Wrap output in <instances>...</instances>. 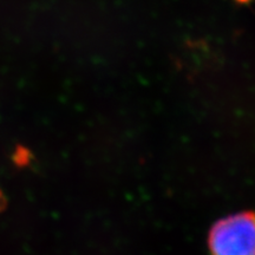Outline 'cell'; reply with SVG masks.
Listing matches in <instances>:
<instances>
[{
	"label": "cell",
	"mask_w": 255,
	"mask_h": 255,
	"mask_svg": "<svg viewBox=\"0 0 255 255\" xmlns=\"http://www.w3.org/2000/svg\"><path fill=\"white\" fill-rule=\"evenodd\" d=\"M212 255H255V212L221 219L209 232Z\"/></svg>",
	"instance_id": "1"
},
{
	"label": "cell",
	"mask_w": 255,
	"mask_h": 255,
	"mask_svg": "<svg viewBox=\"0 0 255 255\" xmlns=\"http://www.w3.org/2000/svg\"><path fill=\"white\" fill-rule=\"evenodd\" d=\"M4 205H5V199H4V195H2L1 190H0V210L4 208Z\"/></svg>",
	"instance_id": "2"
}]
</instances>
